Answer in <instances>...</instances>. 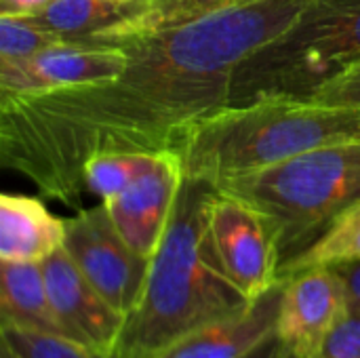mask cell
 Wrapping results in <instances>:
<instances>
[{
	"label": "cell",
	"mask_w": 360,
	"mask_h": 358,
	"mask_svg": "<svg viewBox=\"0 0 360 358\" xmlns=\"http://www.w3.org/2000/svg\"><path fill=\"white\" fill-rule=\"evenodd\" d=\"M308 0H247L131 27L120 76L40 95L0 93L2 167L46 198L76 207L82 169L103 152H175L207 116L230 106L236 68L283 32Z\"/></svg>",
	"instance_id": "1"
},
{
	"label": "cell",
	"mask_w": 360,
	"mask_h": 358,
	"mask_svg": "<svg viewBox=\"0 0 360 358\" xmlns=\"http://www.w3.org/2000/svg\"><path fill=\"white\" fill-rule=\"evenodd\" d=\"M215 188L186 177L167 230L150 260L137 308L108 358H156L179 338L247 310V300L226 276L215 253L209 215Z\"/></svg>",
	"instance_id": "2"
},
{
	"label": "cell",
	"mask_w": 360,
	"mask_h": 358,
	"mask_svg": "<svg viewBox=\"0 0 360 358\" xmlns=\"http://www.w3.org/2000/svg\"><path fill=\"white\" fill-rule=\"evenodd\" d=\"M350 139H360V108L264 97L213 112L181 139L175 156L186 177L215 186Z\"/></svg>",
	"instance_id": "3"
},
{
	"label": "cell",
	"mask_w": 360,
	"mask_h": 358,
	"mask_svg": "<svg viewBox=\"0 0 360 358\" xmlns=\"http://www.w3.org/2000/svg\"><path fill=\"white\" fill-rule=\"evenodd\" d=\"M213 188L266 217L283 266L360 203V139L323 146Z\"/></svg>",
	"instance_id": "4"
},
{
	"label": "cell",
	"mask_w": 360,
	"mask_h": 358,
	"mask_svg": "<svg viewBox=\"0 0 360 358\" xmlns=\"http://www.w3.org/2000/svg\"><path fill=\"white\" fill-rule=\"evenodd\" d=\"M360 65V0H308L234 72L230 106L264 97H310Z\"/></svg>",
	"instance_id": "5"
},
{
	"label": "cell",
	"mask_w": 360,
	"mask_h": 358,
	"mask_svg": "<svg viewBox=\"0 0 360 358\" xmlns=\"http://www.w3.org/2000/svg\"><path fill=\"white\" fill-rule=\"evenodd\" d=\"M65 253L84 279L127 319L139 304L150 260L139 255L116 230L101 205L65 219Z\"/></svg>",
	"instance_id": "6"
},
{
	"label": "cell",
	"mask_w": 360,
	"mask_h": 358,
	"mask_svg": "<svg viewBox=\"0 0 360 358\" xmlns=\"http://www.w3.org/2000/svg\"><path fill=\"white\" fill-rule=\"evenodd\" d=\"M209 232L226 276L251 302L278 283V249L266 217L245 200L215 190Z\"/></svg>",
	"instance_id": "7"
},
{
	"label": "cell",
	"mask_w": 360,
	"mask_h": 358,
	"mask_svg": "<svg viewBox=\"0 0 360 358\" xmlns=\"http://www.w3.org/2000/svg\"><path fill=\"white\" fill-rule=\"evenodd\" d=\"M127 53L108 44L59 42L19 61H0V93L40 95L116 78L127 68Z\"/></svg>",
	"instance_id": "8"
},
{
	"label": "cell",
	"mask_w": 360,
	"mask_h": 358,
	"mask_svg": "<svg viewBox=\"0 0 360 358\" xmlns=\"http://www.w3.org/2000/svg\"><path fill=\"white\" fill-rule=\"evenodd\" d=\"M346 304V287L335 268L297 272L283 281L276 335L289 352L319 358Z\"/></svg>",
	"instance_id": "9"
},
{
	"label": "cell",
	"mask_w": 360,
	"mask_h": 358,
	"mask_svg": "<svg viewBox=\"0 0 360 358\" xmlns=\"http://www.w3.org/2000/svg\"><path fill=\"white\" fill-rule=\"evenodd\" d=\"M40 264L65 338L110 357L127 319L84 279L63 247Z\"/></svg>",
	"instance_id": "10"
},
{
	"label": "cell",
	"mask_w": 360,
	"mask_h": 358,
	"mask_svg": "<svg viewBox=\"0 0 360 358\" xmlns=\"http://www.w3.org/2000/svg\"><path fill=\"white\" fill-rule=\"evenodd\" d=\"M181 181L179 158L175 152H165L150 171L103 200L116 230L146 260H152L162 241Z\"/></svg>",
	"instance_id": "11"
},
{
	"label": "cell",
	"mask_w": 360,
	"mask_h": 358,
	"mask_svg": "<svg viewBox=\"0 0 360 358\" xmlns=\"http://www.w3.org/2000/svg\"><path fill=\"white\" fill-rule=\"evenodd\" d=\"M281 295L283 281L247 310L179 338L156 358H243L276 331Z\"/></svg>",
	"instance_id": "12"
},
{
	"label": "cell",
	"mask_w": 360,
	"mask_h": 358,
	"mask_svg": "<svg viewBox=\"0 0 360 358\" xmlns=\"http://www.w3.org/2000/svg\"><path fill=\"white\" fill-rule=\"evenodd\" d=\"M65 241V219L42 200L23 194L0 196V262H44Z\"/></svg>",
	"instance_id": "13"
},
{
	"label": "cell",
	"mask_w": 360,
	"mask_h": 358,
	"mask_svg": "<svg viewBox=\"0 0 360 358\" xmlns=\"http://www.w3.org/2000/svg\"><path fill=\"white\" fill-rule=\"evenodd\" d=\"M152 4H122L112 0H53L44 11L30 15L61 42L99 44L137 23Z\"/></svg>",
	"instance_id": "14"
},
{
	"label": "cell",
	"mask_w": 360,
	"mask_h": 358,
	"mask_svg": "<svg viewBox=\"0 0 360 358\" xmlns=\"http://www.w3.org/2000/svg\"><path fill=\"white\" fill-rule=\"evenodd\" d=\"M0 325L65 338L49 298L42 264H0Z\"/></svg>",
	"instance_id": "15"
},
{
	"label": "cell",
	"mask_w": 360,
	"mask_h": 358,
	"mask_svg": "<svg viewBox=\"0 0 360 358\" xmlns=\"http://www.w3.org/2000/svg\"><path fill=\"white\" fill-rule=\"evenodd\" d=\"M360 262V203L348 209L308 249L278 268V281L310 268H338Z\"/></svg>",
	"instance_id": "16"
},
{
	"label": "cell",
	"mask_w": 360,
	"mask_h": 358,
	"mask_svg": "<svg viewBox=\"0 0 360 358\" xmlns=\"http://www.w3.org/2000/svg\"><path fill=\"white\" fill-rule=\"evenodd\" d=\"M165 152H103L86 160L82 169L84 190L99 196L101 203L116 196L137 177L150 171Z\"/></svg>",
	"instance_id": "17"
},
{
	"label": "cell",
	"mask_w": 360,
	"mask_h": 358,
	"mask_svg": "<svg viewBox=\"0 0 360 358\" xmlns=\"http://www.w3.org/2000/svg\"><path fill=\"white\" fill-rule=\"evenodd\" d=\"M0 358H105L63 335L0 325Z\"/></svg>",
	"instance_id": "18"
},
{
	"label": "cell",
	"mask_w": 360,
	"mask_h": 358,
	"mask_svg": "<svg viewBox=\"0 0 360 358\" xmlns=\"http://www.w3.org/2000/svg\"><path fill=\"white\" fill-rule=\"evenodd\" d=\"M59 42L61 40L55 34H51L30 15L0 13V61L27 59Z\"/></svg>",
	"instance_id": "19"
},
{
	"label": "cell",
	"mask_w": 360,
	"mask_h": 358,
	"mask_svg": "<svg viewBox=\"0 0 360 358\" xmlns=\"http://www.w3.org/2000/svg\"><path fill=\"white\" fill-rule=\"evenodd\" d=\"M319 358H360V306L346 304V310L331 329Z\"/></svg>",
	"instance_id": "20"
},
{
	"label": "cell",
	"mask_w": 360,
	"mask_h": 358,
	"mask_svg": "<svg viewBox=\"0 0 360 358\" xmlns=\"http://www.w3.org/2000/svg\"><path fill=\"white\" fill-rule=\"evenodd\" d=\"M312 99L335 103V106H348V108H360V65L348 70L346 74L333 78L319 91L310 95Z\"/></svg>",
	"instance_id": "21"
},
{
	"label": "cell",
	"mask_w": 360,
	"mask_h": 358,
	"mask_svg": "<svg viewBox=\"0 0 360 358\" xmlns=\"http://www.w3.org/2000/svg\"><path fill=\"white\" fill-rule=\"evenodd\" d=\"M238 2H247V0H167V2H154L146 15V21L158 23V21L179 19V17L200 13L205 8H215V6H224V4H238Z\"/></svg>",
	"instance_id": "22"
},
{
	"label": "cell",
	"mask_w": 360,
	"mask_h": 358,
	"mask_svg": "<svg viewBox=\"0 0 360 358\" xmlns=\"http://www.w3.org/2000/svg\"><path fill=\"white\" fill-rule=\"evenodd\" d=\"M335 270H338V274L344 281L348 302L350 304H359L360 306V262H352V264H346V266H338Z\"/></svg>",
	"instance_id": "23"
},
{
	"label": "cell",
	"mask_w": 360,
	"mask_h": 358,
	"mask_svg": "<svg viewBox=\"0 0 360 358\" xmlns=\"http://www.w3.org/2000/svg\"><path fill=\"white\" fill-rule=\"evenodd\" d=\"M53 0H0V13L6 15H36Z\"/></svg>",
	"instance_id": "24"
},
{
	"label": "cell",
	"mask_w": 360,
	"mask_h": 358,
	"mask_svg": "<svg viewBox=\"0 0 360 358\" xmlns=\"http://www.w3.org/2000/svg\"><path fill=\"white\" fill-rule=\"evenodd\" d=\"M281 350H283V342L274 331L272 335H268L262 344H257L249 354H245L243 358H278Z\"/></svg>",
	"instance_id": "25"
},
{
	"label": "cell",
	"mask_w": 360,
	"mask_h": 358,
	"mask_svg": "<svg viewBox=\"0 0 360 358\" xmlns=\"http://www.w3.org/2000/svg\"><path fill=\"white\" fill-rule=\"evenodd\" d=\"M112 2H122V4H154V0H112Z\"/></svg>",
	"instance_id": "26"
},
{
	"label": "cell",
	"mask_w": 360,
	"mask_h": 358,
	"mask_svg": "<svg viewBox=\"0 0 360 358\" xmlns=\"http://www.w3.org/2000/svg\"><path fill=\"white\" fill-rule=\"evenodd\" d=\"M278 358H304V357H297V354H293V352H289L285 346H283V350H281V354H278Z\"/></svg>",
	"instance_id": "27"
},
{
	"label": "cell",
	"mask_w": 360,
	"mask_h": 358,
	"mask_svg": "<svg viewBox=\"0 0 360 358\" xmlns=\"http://www.w3.org/2000/svg\"><path fill=\"white\" fill-rule=\"evenodd\" d=\"M154 2H165V0H154Z\"/></svg>",
	"instance_id": "28"
},
{
	"label": "cell",
	"mask_w": 360,
	"mask_h": 358,
	"mask_svg": "<svg viewBox=\"0 0 360 358\" xmlns=\"http://www.w3.org/2000/svg\"><path fill=\"white\" fill-rule=\"evenodd\" d=\"M165 2H167V0H165Z\"/></svg>",
	"instance_id": "29"
}]
</instances>
